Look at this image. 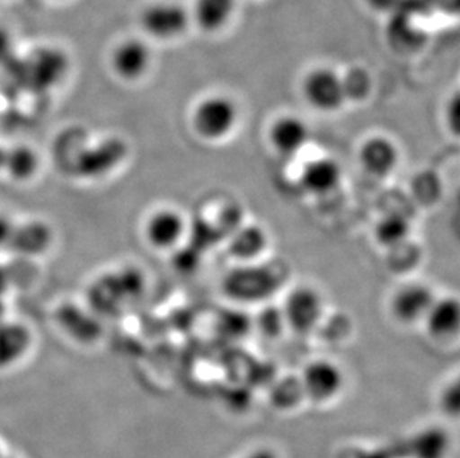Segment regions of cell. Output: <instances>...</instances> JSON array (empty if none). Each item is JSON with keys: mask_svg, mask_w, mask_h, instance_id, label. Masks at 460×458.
<instances>
[{"mask_svg": "<svg viewBox=\"0 0 460 458\" xmlns=\"http://www.w3.org/2000/svg\"><path fill=\"white\" fill-rule=\"evenodd\" d=\"M51 228L45 225L44 222H27V224L13 222L6 249L20 251L22 255H36L47 251L51 244Z\"/></svg>", "mask_w": 460, "mask_h": 458, "instance_id": "cell-14", "label": "cell"}, {"mask_svg": "<svg viewBox=\"0 0 460 458\" xmlns=\"http://www.w3.org/2000/svg\"><path fill=\"white\" fill-rule=\"evenodd\" d=\"M237 122L239 108L228 95H208L197 103L192 112V127L197 135L210 142L228 137Z\"/></svg>", "mask_w": 460, "mask_h": 458, "instance_id": "cell-1", "label": "cell"}, {"mask_svg": "<svg viewBox=\"0 0 460 458\" xmlns=\"http://www.w3.org/2000/svg\"><path fill=\"white\" fill-rule=\"evenodd\" d=\"M426 326L435 338H448L459 330L460 308L456 298L435 299L426 314Z\"/></svg>", "mask_w": 460, "mask_h": 458, "instance_id": "cell-16", "label": "cell"}, {"mask_svg": "<svg viewBox=\"0 0 460 458\" xmlns=\"http://www.w3.org/2000/svg\"><path fill=\"white\" fill-rule=\"evenodd\" d=\"M343 182V169L331 156L308 161L300 174V183L308 194L330 195Z\"/></svg>", "mask_w": 460, "mask_h": 458, "instance_id": "cell-10", "label": "cell"}, {"mask_svg": "<svg viewBox=\"0 0 460 458\" xmlns=\"http://www.w3.org/2000/svg\"><path fill=\"white\" fill-rule=\"evenodd\" d=\"M269 138L280 155H296L307 145L310 128L300 117L283 115L270 127Z\"/></svg>", "mask_w": 460, "mask_h": 458, "instance_id": "cell-11", "label": "cell"}, {"mask_svg": "<svg viewBox=\"0 0 460 458\" xmlns=\"http://www.w3.org/2000/svg\"><path fill=\"white\" fill-rule=\"evenodd\" d=\"M145 237L158 251H170L182 242L187 233V221L174 208H160L145 222Z\"/></svg>", "mask_w": 460, "mask_h": 458, "instance_id": "cell-7", "label": "cell"}, {"mask_svg": "<svg viewBox=\"0 0 460 458\" xmlns=\"http://www.w3.org/2000/svg\"><path fill=\"white\" fill-rule=\"evenodd\" d=\"M435 303L434 292L425 285L402 286L392 298V314L404 324L423 321Z\"/></svg>", "mask_w": 460, "mask_h": 458, "instance_id": "cell-9", "label": "cell"}, {"mask_svg": "<svg viewBox=\"0 0 460 458\" xmlns=\"http://www.w3.org/2000/svg\"><path fill=\"white\" fill-rule=\"evenodd\" d=\"M13 38L9 35V31L4 27H0V65L8 63L9 58L13 56Z\"/></svg>", "mask_w": 460, "mask_h": 458, "instance_id": "cell-27", "label": "cell"}, {"mask_svg": "<svg viewBox=\"0 0 460 458\" xmlns=\"http://www.w3.org/2000/svg\"><path fill=\"white\" fill-rule=\"evenodd\" d=\"M301 92L305 101L319 112H337L346 103L341 75L325 66L310 70L305 75Z\"/></svg>", "mask_w": 460, "mask_h": 458, "instance_id": "cell-3", "label": "cell"}, {"mask_svg": "<svg viewBox=\"0 0 460 458\" xmlns=\"http://www.w3.org/2000/svg\"><path fill=\"white\" fill-rule=\"evenodd\" d=\"M226 290L235 298H264L271 292V278L262 269H242L228 276Z\"/></svg>", "mask_w": 460, "mask_h": 458, "instance_id": "cell-15", "label": "cell"}, {"mask_svg": "<svg viewBox=\"0 0 460 458\" xmlns=\"http://www.w3.org/2000/svg\"><path fill=\"white\" fill-rule=\"evenodd\" d=\"M237 0H196L190 9L191 22L206 33L224 31L234 17Z\"/></svg>", "mask_w": 460, "mask_h": 458, "instance_id": "cell-13", "label": "cell"}, {"mask_svg": "<svg viewBox=\"0 0 460 458\" xmlns=\"http://www.w3.org/2000/svg\"><path fill=\"white\" fill-rule=\"evenodd\" d=\"M244 458H279L278 455L274 454L273 451L265 450V448H262V450H256L253 451V453H251V454L248 455V457Z\"/></svg>", "mask_w": 460, "mask_h": 458, "instance_id": "cell-30", "label": "cell"}, {"mask_svg": "<svg viewBox=\"0 0 460 458\" xmlns=\"http://www.w3.org/2000/svg\"><path fill=\"white\" fill-rule=\"evenodd\" d=\"M8 165L13 176L20 179L29 178L38 167V158L26 147H20L9 155Z\"/></svg>", "mask_w": 460, "mask_h": 458, "instance_id": "cell-24", "label": "cell"}, {"mask_svg": "<svg viewBox=\"0 0 460 458\" xmlns=\"http://www.w3.org/2000/svg\"><path fill=\"white\" fill-rule=\"evenodd\" d=\"M127 154L126 143L119 138H109L101 145H96L92 151L78 158V173L87 178H97L109 173L117 167Z\"/></svg>", "mask_w": 460, "mask_h": 458, "instance_id": "cell-12", "label": "cell"}, {"mask_svg": "<svg viewBox=\"0 0 460 458\" xmlns=\"http://www.w3.org/2000/svg\"><path fill=\"white\" fill-rule=\"evenodd\" d=\"M31 346V335L20 323L0 324V366L22 359Z\"/></svg>", "mask_w": 460, "mask_h": 458, "instance_id": "cell-18", "label": "cell"}, {"mask_svg": "<svg viewBox=\"0 0 460 458\" xmlns=\"http://www.w3.org/2000/svg\"><path fill=\"white\" fill-rule=\"evenodd\" d=\"M305 398L323 403L334 399L344 384L343 371L334 362L326 359L313 360L301 375Z\"/></svg>", "mask_w": 460, "mask_h": 458, "instance_id": "cell-6", "label": "cell"}, {"mask_svg": "<svg viewBox=\"0 0 460 458\" xmlns=\"http://www.w3.org/2000/svg\"><path fill=\"white\" fill-rule=\"evenodd\" d=\"M29 70H36V76L42 85H51L58 83V79L65 75L66 57L63 52L52 49V48H44L36 52V56L31 58L27 63Z\"/></svg>", "mask_w": 460, "mask_h": 458, "instance_id": "cell-19", "label": "cell"}, {"mask_svg": "<svg viewBox=\"0 0 460 458\" xmlns=\"http://www.w3.org/2000/svg\"><path fill=\"white\" fill-rule=\"evenodd\" d=\"M360 167L374 178H387L400 164V149L386 136L376 135L367 138L359 147Z\"/></svg>", "mask_w": 460, "mask_h": 458, "instance_id": "cell-8", "label": "cell"}, {"mask_svg": "<svg viewBox=\"0 0 460 458\" xmlns=\"http://www.w3.org/2000/svg\"><path fill=\"white\" fill-rule=\"evenodd\" d=\"M260 324H262V328L269 333L278 330V329H280V324H285L282 312H278V310H273V308L267 310V312L262 313Z\"/></svg>", "mask_w": 460, "mask_h": 458, "instance_id": "cell-26", "label": "cell"}, {"mask_svg": "<svg viewBox=\"0 0 460 458\" xmlns=\"http://www.w3.org/2000/svg\"><path fill=\"white\" fill-rule=\"evenodd\" d=\"M405 0H364V4L374 13H394L404 4Z\"/></svg>", "mask_w": 460, "mask_h": 458, "instance_id": "cell-25", "label": "cell"}, {"mask_svg": "<svg viewBox=\"0 0 460 458\" xmlns=\"http://www.w3.org/2000/svg\"><path fill=\"white\" fill-rule=\"evenodd\" d=\"M443 405L447 411H453L456 414L457 407H459V389H457V384H453L452 387H448L446 390V393L443 394Z\"/></svg>", "mask_w": 460, "mask_h": 458, "instance_id": "cell-28", "label": "cell"}, {"mask_svg": "<svg viewBox=\"0 0 460 458\" xmlns=\"http://www.w3.org/2000/svg\"><path fill=\"white\" fill-rule=\"evenodd\" d=\"M140 27L145 33L158 40H178L191 24L190 9L174 0L153 2L142 9L139 15Z\"/></svg>", "mask_w": 460, "mask_h": 458, "instance_id": "cell-2", "label": "cell"}, {"mask_svg": "<svg viewBox=\"0 0 460 458\" xmlns=\"http://www.w3.org/2000/svg\"><path fill=\"white\" fill-rule=\"evenodd\" d=\"M305 398L300 378L287 376L273 385L270 401L278 410H292Z\"/></svg>", "mask_w": 460, "mask_h": 458, "instance_id": "cell-22", "label": "cell"}, {"mask_svg": "<svg viewBox=\"0 0 460 458\" xmlns=\"http://www.w3.org/2000/svg\"><path fill=\"white\" fill-rule=\"evenodd\" d=\"M447 448L446 433L438 428H429L412 437L409 454L411 458H444Z\"/></svg>", "mask_w": 460, "mask_h": 458, "instance_id": "cell-21", "label": "cell"}, {"mask_svg": "<svg viewBox=\"0 0 460 458\" xmlns=\"http://www.w3.org/2000/svg\"><path fill=\"white\" fill-rule=\"evenodd\" d=\"M411 233V224L402 213H389L377 222L374 235L378 244L386 249L407 242Z\"/></svg>", "mask_w": 460, "mask_h": 458, "instance_id": "cell-20", "label": "cell"}, {"mask_svg": "<svg viewBox=\"0 0 460 458\" xmlns=\"http://www.w3.org/2000/svg\"><path fill=\"white\" fill-rule=\"evenodd\" d=\"M447 110V121L450 122V126H452L453 131L457 133V131H459L460 121L459 95L456 94L455 97H453L452 101L448 103Z\"/></svg>", "mask_w": 460, "mask_h": 458, "instance_id": "cell-29", "label": "cell"}, {"mask_svg": "<svg viewBox=\"0 0 460 458\" xmlns=\"http://www.w3.org/2000/svg\"><path fill=\"white\" fill-rule=\"evenodd\" d=\"M153 65V51L144 40L127 38L113 48L111 67L118 78L136 83L148 74Z\"/></svg>", "mask_w": 460, "mask_h": 458, "instance_id": "cell-5", "label": "cell"}, {"mask_svg": "<svg viewBox=\"0 0 460 458\" xmlns=\"http://www.w3.org/2000/svg\"><path fill=\"white\" fill-rule=\"evenodd\" d=\"M231 255L244 262L260 258L264 253L265 249L269 247V235L264 229L256 225H246L235 229L230 244Z\"/></svg>", "mask_w": 460, "mask_h": 458, "instance_id": "cell-17", "label": "cell"}, {"mask_svg": "<svg viewBox=\"0 0 460 458\" xmlns=\"http://www.w3.org/2000/svg\"><path fill=\"white\" fill-rule=\"evenodd\" d=\"M282 314L285 323L296 332H312L323 316V299L316 289L300 286L288 295Z\"/></svg>", "mask_w": 460, "mask_h": 458, "instance_id": "cell-4", "label": "cell"}, {"mask_svg": "<svg viewBox=\"0 0 460 458\" xmlns=\"http://www.w3.org/2000/svg\"><path fill=\"white\" fill-rule=\"evenodd\" d=\"M343 79L344 95L346 101H364L373 92V78L368 70L364 67H352L346 74L341 75Z\"/></svg>", "mask_w": 460, "mask_h": 458, "instance_id": "cell-23", "label": "cell"}]
</instances>
